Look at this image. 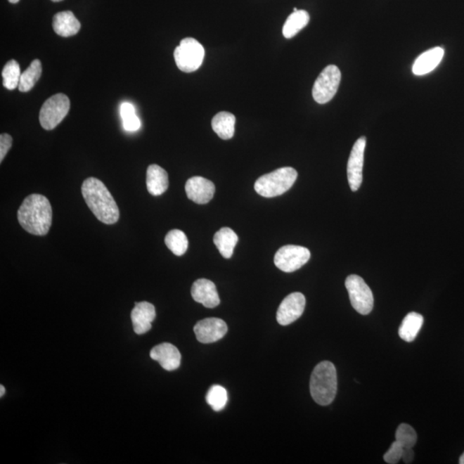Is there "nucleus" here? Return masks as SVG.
Listing matches in <instances>:
<instances>
[{"mask_svg":"<svg viewBox=\"0 0 464 464\" xmlns=\"http://www.w3.org/2000/svg\"><path fill=\"white\" fill-rule=\"evenodd\" d=\"M42 72L41 62L38 59L31 62L30 67L22 72L18 90L21 92H28L33 89L40 79Z\"/></svg>","mask_w":464,"mask_h":464,"instance_id":"b1692460","label":"nucleus"},{"mask_svg":"<svg viewBox=\"0 0 464 464\" xmlns=\"http://www.w3.org/2000/svg\"><path fill=\"white\" fill-rule=\"evenodd\" d=\"M366 145V137H361L354 143L347 162V179L352 191H357L362 184L363 154Z\"/></svg>","mask_w":464,"mask_h":464,"instance_id":"9d476101","label":"nucleus"},{"mask_svg":"<svg viewBox=\"0 0 464 464\" xmlns=\"http://www.w3.org/2000/svg\"><path fill=\"white\" fill-rule=\"evenodd\" d=\"M309 389L317 404L328 406L335 400L337 392V373L333 363L323 361L313 370Z\"/></svg>","mask_w":464,"mask_h":464,"instance_id":"7ed1b4c3","label":"nucleus"},{"mask_svg":"<svg viewBox=\"0 0 464 464\" xmlns=\"http://www.w3.org/2000/svg\"><path fill=\"white\" fill-rule=\"evenodd\" d=\"M311 252L307 247L297 245L281 247L274 255V264L285 273L299 270L309 262Z\"/></svg>","mask_w":464,"mask_h":464,"instance_id":"1a4fd4ad","label":"nucleus"},{"mask_svg":"<svg viewBox=\"0 0 464 464\" xmlns=\"http://www.w3.org/2000/svg\"><path fill=\"white\" fill-rule=\"evenodd\" d=\"M299 11V10H297V8H294L293 11Z\"/></svg>","mask_w":464,"mask_h":464,"instance_id":"e433bc0d","label":"nucleus"},{"mask_svg":"<svg viewBox=\"0 0 464 464\" xmlns=\"http://www.w3.org/2000/svg\"><path fill=\"white\" fill-rule=\"evenodd\" d=\"M146 187L150 195H162L169 188V176L160 165H150L146 172Z\"/></svg>","mask_w":464,"mask_h":464,"instance_id":"a211bd4d","label":"nucleus"},{"mask_svg":"<svg viewBox=\"0 0 464 464\" xmlns=\"http://www.w3.org/2000/svg\"><path fill=\"white\" fill-rule=\"evenodd\" d=\"M424 323L423 316L416 312H410L404 317L399 328L400 337L407 342L416 338Z\"/></svg>","mask_w":464,"mask_h":464,"instance_id":"4be33fe9","label":"nucleus"},{"mask_svg":"<svg viewBox=\"0 0 464 464\" xmlns=\"http://www.w3.org/2000/svg\"><path fill=\"white\" fill-rule=\"evenodd\" d=\"M8 1H9L11 4H17L19 1H20V0H8Z\"/></svg>","mask_w":464,"mask_h":464,"instance_id":"f704fd0d","label":"nucleus"},{"mask_svg":"<svg viewBox=\"0 0 464 464\" xmlns=\"http://www.w3.org/2000/svg\"><path fill=\"white\" fill-rule=\"evenodd\" d=\"M165 245L174 254L181 257L188 247V240L183 231L172 230L168 232L165 239Z\"/></svg>","mask_w":464,"mask_h":464,"instance_id":"393cba45","label":"nucleus"},{"mask_svg":"<svg viewBox=\"0 0 464 464\" xmlns=\"http://www.w3.org/2000/svg\"><path fill=\"white\" fill-rule=\"evenodd\" d=\"M415 458V451H413V448H404V452H402L401 459L404 460L405 463H411Z\"/></svg>","mask_w":464,"mask_h":464,"instance_id":"2f4dec72","label":"nucleus"},{"mask_svg":"<svg viewBox=\"0 0 464 464\" xmlns=\"http://www.w3.org/2000/svg\"><path fill=\"white\" fill-rule=\"evenodd\" d=\"M13 146V138L7 134L0 135V162H3L6 154Z\"/></svg>","mask_w":464,"mask_h":464,"instance_id":"7c9ffc66","label":"nucleus"},{"mask_svg":"<svg viewBox=\"0 0 464 464\" xmlns=\"http://www.w3.org/2000/svg\"><path fill=\"white\" fill-rule=\"evenodd\" d=\"M297 177V172L293 168L278 169L259 177L254 183V191L266 198H273L288 191L295 183Z\"/></svg>","mask_w":464,"mask_h":464,"instance_id":"20e7f679","label":"nucleus"},{"mask_svg":"<svg viewBox=\"0 0 464 464\" xmlns=\"http://www.w3.org/2000/svg\"><path fill=\"white\" fill-rule=\"evenodd\" d=\"M52 219L51 204L46 197L37 193L26 197L18 211L19 224L32 235L48 234L52 226Z\"/></svg>","mask_w":464,"mask_h":464,"instance_id":"f257e3e1","label":"nucleus"},{"mask_svg":"<svg viewBox=\"0 0 464 464\" xmlns=\"http://www.w3.org/2000/svg\"><path fill=\"white\" fill-rule=\"evenodd\" d=\"M346 288L352 305L361 315H368L374 305L373 294L361 276L352 274L347 278Z\"/></svg>","mask_w":464,"mask_h":464,"instance_id":"6e6552de","label":"nucleus"},{"mask_svg":"<svg viewBox=\"0 0 464 464\" xmlns=\"http://www.w3.org/2000/svg\"><path fill=\"white\" fill-rule=\"evenodd\" d=\"M305 304V297L300 292L289 294L285 299L281 302L277 311L278 323L282 326L291 324L303 315Z\"/></svg>","mask_w":464,"mask_h":464,"instance_id":"9b49d317","label":"nucleus"},{"mask_svg":"<svg viewBox=\"0 0 464 464\" xmlns=\"http://www.w3.org/2000/svg\"><path fill=\"white\" fill-rule=\"evenodd\" d=\"M342 73L335 65H327L317 77L312 89L313 98L317 103L324 104L334 98L338 91Z\"/></svg>","mask_w":464,"mask_h":464,"instance_id":"0eeeda50","label":"nucleus"},{"mask_svg":"<svg viewBox=\"0 0 464 464\" xmlns=\"http://www.w3.org/2000/svg\"><path fill=\"white\" fill-rule=\"evenodd\" d=\"M444 56V50L436 46L427 50L417 58L413 65V75L423 76L431 72L439 65Z\"/></svg>","mask_w":464,"mask_h":464,"instance_id":"f3484780","label":"nucleus"},{"mask_svg":"<svg viewBox=\"0 0 464 464\" xmlns=\"http://www.w3.org/2000/svg\"><path fill=\"white\" fill-rule=\"evenodd\" d=\"M81 191L87 206L99 221L106 224L118 221L119 207L103 181L95 177L88 178L84 181Z\"/></svg>","mask_w":464,"mask_h":464,"instance_id":"f03ea898","label":"nucleus"},{"mask_svg":"<svg viewBox=\"0 0 464 464\" xmlns=\"http://www.w3.org/2000/svg\"><path fill=\"white\" fill-rule=\"evenodd\" d=\"M185 191L188 198L197 204H207L214 198L215 186L212 181L201 176H193L187 181Z\"/></svg>","mask_w":464,"mask_h":464,"instance_id":"ddd939ff","label":"nucleus"},{"mask_svg":"<svg viewBox=\"0 0 464 464\" xmlns=\"http://www.w3.org/2000/svg\"><path fill=\"white\" fill-rule=\"evenodd\" d=\"M206 400L209 406L216 412L226 407L228 400L226 389L221 385L212 386L207 394Z\"/></svg>","mask_w":464,"mask_h":464,"instance_id":"bb28decb","label":"nucleus"},{"mask_svg":"<svg viewBox=\"0 0 464 464\" xmlns=\"http://www.w3.org/2000/svg\"><path fill=\"white\" fill-rule=\"evenodd\" d=\"M0 392H0V397H2L4 394H5V392H6L5 387H4L3 385L0 386Z\"/></svg>","mask_w":464,"mask_h":464,"instance_id":"473e14b6","label":"nucleus"},{"mask_svg":"<svg viewBox=\"0 0 464 464\" xmlns=\"http://www.w3.org/2000/svg\"><path fill=\"white\" fill-rule=\"evenodd\" d=\"M53 2H60L62 0H51Z\"/></svg>","mask_w":464,"mask_h":464,"instance_id":"c9c22d12","label":"nucleus"},{"mask_svg":"<svg viewBox=\"0 0 464 464\" xmlns=\"http://www.w3.org/2000/svg\"><path fill=\"white\" fill-rule=\"evenodd\" d=\"M191 294L193 300L203 304L206 308H215L220 304L215 284L207 278H200L195 281L192 285Z\"/></svg>","mask_w":464,"mask_h":464,"instance_id":"2eb2a0df","label":"nucleus"},{"mask_svg":"<svg viewBox=\"0 0 464 464\" xmlns=\"http://www.w3.org/2000/svg\"><path fill=\"white\" fill-rule=\"evenodd\" d=\"M124 129L129 131H135L141 129V122L136 114L127 116L122 119Z\"/></svg>","mask_w":464,"mask_h":464,"instance_id":"c756f323","label":"nucleus"},{"mask_svg":"<svg viewBox=\"0 0 464 464\" xmlns=\"http://www.w3.org/2000/svg\"><path fill=\"white\" fill-rule=\"evenodd\" d=\"M204 57L203 46L192 37L181 40L174 52L177 67L184 72H193L198 70L203 63Z\"/></svg>","mask_w":464,"mask_h":464,"instance_id":"39448f33","label":"nucleus"},{"mask_svg":"<svg viewBox=\"0 0 464 464\" xmlns=\"http://www.w3.org/2000/svg\"><path fill=\"white\" fill-rule=\"evenodd\" d=\"M214 242L222 257L230 259L233 254L234 247L238 242V237L231 228L224 227L216 232Z\"/></svg>","mask_w":464,"mask_h":464,"instance_id":"aec40b11","label":"nucleus"},{"mask_svg":"<svg viewBox=\"0 0 464 464\" xmlns=\"http://www.w3.org/2000/svg\"><path fill=\"white\" fill-rule=\"evenodd\" d=\"M53 28L54 32L59 36L69 37L75 36L79 32L81 23L72 11H61V13L54 15Z\"/></svg>","mask_w":464,"mask_h":464,"instance_id":"6ab92c4d","label":"nucleus"},{"mask_svg":"<svg viewBox=\"0 0 464 464\" xmlns=\"http://www.w3.org/2000/svg\"><path fill=\"white\" fill-rule=\"evenodd\" d=\"M70 110L67 96L58 93L46 101L40 110L39 120L45 130H53L63 121Z\"/></svg>","mask_w":464,"mask_h":464,"instance_id":"423d86ee","label":"nucleus"},{"mask_svg":"<svg viewBox=\"0 0 464 464\" xmlns=\"http://www.w3.org/2000/svg\"><path fill=\"white\" fill-rule=\"evenodd\" d=\"M235 124V115L229 112H219L212 121V129L224 141L234 136Z\"/></svg>","mask_w":464,"mask_h":464,"instance_id":"412c9836","label":"nucleus"},{"mask_svg":"<svg viewBox=\"0 0 464 464\" xmlns=\"http://www.w3.org/2000/svg\"><path fill=\"white\" fill-rule=\"evenodd\" d=\"M404 447L397 441H394L384 455L385 461L389 464H397L401 461Z\"/></svg>","mask_w":464,"mask_h":464,"instance_id":"c85d7f7f","label":"nucleus"},{"mask_svg":"<svg viewBox=\"0 0 464 464\" xmlns=\"http://www.w3.org/2000/svg\"><path fill=\"white\" fill-rule=\"evenodd\" d=\"M418 439L417 433L411 425L401 424L397 429L396 440L404 448H413Z\"/></svg>","mask_w":464,"mask_h":464,"instance_id":"cd10ccee","label":"nucleus"},{"mask_svg":"<svg viewBox=\"0 0 464 464\" xmlns=\"http://www.w3.org/2000/svg\"><path fill=\"white\" fill-rule=\"evenodd\" d=\"M153 361L160 363L162 368L168 371L175 370L181 365V355L177 347L165 342L154 347L150 353Z\"/></svg>","mask_w":464,"mask_h":464,"instance_id":"dca6fc26","label":"nucleus"},{"mask_svg":"<svg viewBox=\"0 0 464 464\" xmlns=\"http://www.w3.org/2000/svg\"><path fill=\"white\" fill-rule=\"evenodd\" d=\"M156 318V309L148 302L135 304L131 313L134 330L137 335H144L152 328V323Z\"/></svg>","mask_w":464,"mask_h":464,"instance_id":"4468645a","label":"nucleus"},{"mask_svg":"<svg viewBox=\"0 0 464 464\" xmlns=\"http://www.w3.org/2000/svg\"><path fill=\"white\" fill-rule=\"evenodd\" d=\"M227 330L226 322L215 317L201 320L193 328L196 339L204 344L218 342L226 335Z\"/></svg>","mask_w":464,"mask_h":464,"instance_id":"f8f14e48","label":"nucleus"},{"mask_svg":"<svg viewBox=\"0 0 464 464\" xmlns=\"http://www.w3.org/2000/svg\"><path fill=\"white\" fill-rule=\"evenodd\" d=\"M309 22V15L307 11L299 10L293 11L286 19L282 33L285 38L295 37L300 30L307 27Z\"/></svg>","mask_w":464,"mask_h":464,"instance_id":"5701e85b","label":"nucleus"},{"mask_svg":"<svg viewBox=\"0 0 464 464\" xmlns=\"http://www.w3.org/2000/svg\"><path fill=\"white\" fill-rule=\"evenodd\" d=\"M460 464H464V453L461 456V458L459 459Z\"/></svg>","mask_w":464,"mask_h":464,"instance_id":"72a5a7b5","label":"nucleus"},{"mask_svg":"<svg viewBox=\"0 0 464 464\" xmlns=\"http://www.w3.org/2000/svg\"><path fill=\"white\" fill-rule=\"evenodd\" d=\"M21 75L20 67L18 62L14 60L8 61L2 71L4 86L7 90H15L18 87Z\"/></svg>","mask_w":464,"mask_h":464,"instance_id":"a878e982","label":"nucleus"}]
</instances>
